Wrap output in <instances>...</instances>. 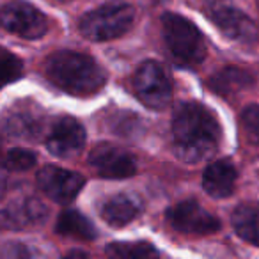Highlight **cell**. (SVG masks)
<instances>
[{"label":"cell","instance_id":"1","mask_svg":"<svg viewBox=\"0 0 259 259\" xmlns=\"http://www.w3.org/2000/svg\"><path fill=\"white\" fill-rule=\"evenodd\" d=\"M174 151L181 160L197 163L215 155L220 144V126L201 103L188 101L176 110L172 121Z\"/></svg>","mask_w":259,"mask_h":259},{"label":"cell","instance_id":"2","mask_svg":"<svg viewBox=\"0 0 259 259\" xmlns=\"http://www.w3.org/2000/svg\"><path fill=\"white\" fill-rule=\"evenodd\" d=\"M45 73L54 85L75 96L96 94L107 82L103 68L89 55L76 52H57L48 57Z\"/></svg>","mask_w":259,"mask_h":259},{"label":"cell","instance_id":"3","mask_svg":"<svg viewBox=\"0 0 259 259\" xmlns=\"http://www.w3.org/2000/svg\"><path fill=\"white\" fill-rule=\"evenodd\" d=\"M163 37L174 61L181 66H197L206 57V43L202 34L192 22L174 13L162 18Z\"/></svg>","mask_w":259,"mask_h":259},{"label":"cell","instance_id":"4","mask_svg":"<svg viewBox=\"0 0 259 259\" xmlns=\"http://www.w3.org/2000/svg\"><path fill=\"white\" fill-rule=\"evenodd\" d=\"M135 20V9L124 2L105 4L80 20V32L91 41H108L126 34Z\"/></svg>","mask_w":259,"mask_h":259},{"label":"cell","instance_id":"5","mask_svg":"<svg viewBox=\"0 0 259 259\" xmlns=\"http://www.w3.org/2000/svg\"><path fill=\"white\" fill-rule=\"evenodd\" d=\"M135 94L149 108L162 110L169 105L172 96V87L162 64L155 61H146L134 76Z\"/></svg>","mask_w":259,"mask_h":259},{"label":"cell","instance_id":"6","mask_svg":"<svg viewBox=\"0 0 259 259\" xmlns=\"http://www.w3.org/2000/svg\"><path fill=\"white\" fill-rule=\"evenodd\" d=\"M0 25L23 39H37L48 30V18L25 0H13L0 9Z\"/></svg>","mask_w":259,"mask_h":259},{"label":"cell","instance_id":"7","mask_svg":"<svg viewBox=\"0 0 259 259\" xmlns=\"http://www.w3.org/2000/svg\"><path fill=\"white\" fill-rule=\"evenodd\" d=\"M208 13L215 25L231 39L245 45H250L257 39V29L254 22L240 9L233 8L227 0H208Z\"/></svg>","mask_w":259,"mask_h":259},{"label":"cell","instance_id":"8","mask_svg":"<svg viewBox=\"0 0 259 259\" xmlns=\"http://www.w3.org/2000/svg\"><path fill=\"white\" fill-rule=\"evenodd\" d=\"M167 220L176 231L185 234L217 233L220 222L195 201H183L167 211Z\"/></svg>","mask_w":259,"mask_h":259},{"label":"cell","instance_id":"9","mask_svg":"<svg viewBox=\"0 0 259 259\" xmlns=\"http://www.w3.org/2000/svg\"><path fill=\"white\" fill-rule=\"evenodd\" d=\"M89 165L101 178H110V180L130 178L137 170V163H135L134 156L126 149L114 144L96 146L89 155Z\"/></svg>","mask_w":259,"mask_h":259},{"label":"cell","instance_id":"10","mask_svg":"<svg viewBox=\"0 0 259 259\" xmlns=\"http://www.w3.org/2000/svg\"><path fill=\"white\" fill-rule=\"evenodd\" d=\"M37 183L50 199L61 204H68L82 190L83 178L71 170L48 165L37 174Z\"/></svg>","mask_w":259,"mask_h":259},{"label":"cell","instance_id":"11","mask_svg":"<svg viewBox=\"0 0 259 259\" xmlns=\"http://www.w3.org/2000/svg\"><path fill=\"white\" fill-rule=\"evenodd\" d=\"M85 144V130L76 119L61 117L47 139V148L59 158H73Z\"/></svg>","mask_w":259,"mask_h":259},{"label":"cell","instance_id":"12","mask_svg":"<svg viewBox=\"0 0 259 259\" xmlns=\"http://www.w3.org/2000/svg\"><path fill=\"white\" fill-rule=\"evenodd\" d=\"M48 208L37 199H25L0 211V229H25L43 222Z\"/></svg>","mask_w":259,"mask_h":259},{"label":"cell","instance_id":"13","mask_svg":"<svg viewBox=\"0 0 259 259\" xmlns=\"http://www.w3.org/2000/svg\"><path fill=\"white\" fill-rule=\"evenodd\" d=\"M236 185V169L227 160H219L208 165L202 176V187L211 197H229Z\"/></svg>","mask_w":259,"mask_h":259},{"label":"cell","instance_id":"14","mask_svg":"<svg viewBox=\"0 0 259 259\" xmlns=\"http://www.w3.org/2000/svg\"><path fill=\"white\" fill-rule=\"evenodd\" d=\"M141 209L142 204L137 197L128 194H119L105 202L103 209H101V217L108 226L122 227L132 222Z\"/></svg>","mask_w":259,"mask_h":259},{"label":"cell","instance_id":"15","mask_svg":"<svg viewBox=\"0 0 259 259\" xmlns=\"http://www.w3.org/2000/svg\"><path fill=\"white\" fill-rule=\"evenodd\" d=\"M55 231L62 236L75 238V240H94L96 238V229L91 224V220L75 209L61 213Z\"/></svg>","mask_w":259,"mask_h":259},{"label":"cell","instance_id":"16","mask_svg":"<svg viewBox=\"0 0 259 259\" xmlns=\"http://www.w3.org/2000/svg\"><path fill=\"white\" fill-rule=\"evenodd\" d=\"M233 227L240 238L259 247V208L243 204L233 213Z\"/></svg>","mask_w":259,"mask_h":259},{"label":"cell","instance_id":"17","mask_svg":"<svg viewBox=\"0 0 259 259\" xmlns=\"http://www.w3.org/2000/svg\"><path fill=\"white\" fill-rule=\"evenodd\" d=\"M250 82H252L250 76L243 69L226 68L209 80V85H211V89L215 93L222 94V96H229V94L240 93V91L247 89L250 85Z\"/></svg>","mask_w":259,"mask_h":259},{"label":"cell","instance_id":"18","mask_svg":"<svg viewBox=\"0 0 259 259\" xmlns=\"http://www.w3.org/2000/svg\"><path fill=\"white\" fill-rule=\"evenodd\" d=\"M2 128H4L6 134L13 135V137H18V139H32L36 137L37 126L36 119L29 114H13L9 117L4 119L2 122Z\"/></svg>","mask_w":259,"mask_h":259},{"label":"cell","instance_id":"19","mask_svg":"<svg viewBox=\"0 0 259 259\" xmlns=\"http://www.w3.org/2000/svg\"><path fill=\"white\" fill-rule=\"evenodd\" d=\"M107 122H108V128L115 135H121V137L126 139L137 137L142 130L141 119L135 114H130V112H115V114H112L107 119Z\"/></svg>","mask_w":259,"mask_h":259},{"label":"cell","instance_id":"20","mask_svg":"<svg viewBox=\"0 0 259 259\" xmlns=\"http://www.w3.org/2000/svg\"><path fill=\"white\" fill-rule=\"evenodd\" d=\"M107 254L114 255V257H135V259H144V257H156L158 252L153 245L146 243V241H132V243H110L107 247Z\"/></svg>","mask_w":259,"mask_h":259},{"label":"cell","instance_id":"21","mask_svg":"<svg viewBox=\"0 0 259 259\" xmlns=\"http://www.w3.org/2000/svg\"><path fill=\"white\" fill-rule=\"evenodd\" d=\"M22 75V61L6 48H0V89Z\"/></svg>","mask_w":259,"mask_h":259},{"label":"cell","instance_id":"22","mask_svg":"<svg viewBox=\"0 0 259 259\" xmlns=\"http://www.w3.org/2000/svg\"><path fill=\"white\" fill-rule=\"evenodd\" d=\"M36 163V155L32 151H27V149L16 148L11 149L6 156V165L13 170H27Z\"/></svg>","mask_w":259,"mask_h":259},{"label":"cell","instance_id":"23","mask_svg":"<svg viewBox=\"0 0 259 259\" xmlns=\"http://www.w3.org/2000/svg\"><path fill=\"white\" fill-rule=\"evenodd\" d=\"M243 126L248 141L259 146V105H250L243 112Z\"/></svg>","mask_w":259,"mask_h":259},{"label":"cell","instance_id":"24","mask_svg":"<svg viewBox=\"0 0 259 259\" xmlns=\"http://www.w3.org/2000/svg\"><path fill=\"white\" fill-rule=\"evenodd\" d=\"M2 255L4 257H30V255H36V252L30 250L23 243H8V247L2 250Z\"/></svg>","mask_w":259,"mask_h":259},{"label":"cell","instance_id":"25","mask_svg":"<svg viewBox=\"0 0 259 259\" xmlns=\"http://www.w3.org/2000/svg\"><path fill=\"white\" fill-rule=\"evenodd\" d=\"M6 187H8V174L4 167H0V199L6 194Z\"/></svg>","mask_w":259,"mask_h":259},{"label":"cell","instance_id":"26","mask_svg":"<svg viewBox=\"0 0 259 259\" xmlns=\"http://www.w3.org/2000/svg\"><path fill=\"white\" fill-rule=\"evenodd\" d=\"M68 255L71 257V255H80V257H85V252H82V250H73V252H68Z\"/></svg>","mask_w":259,"mask_h":259}]
</instances>
